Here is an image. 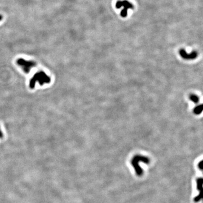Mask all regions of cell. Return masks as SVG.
Returning <instances> with one entry per match:
<instances>
[{
  "mask_svg": "<svg viewBox=\"0 0 203 203\" xmlns=\"http://www.w3.org/2000/svg\"><path fill=\"white\" fill-rule=\"evenodd\" d=\"M141 161L144 162L146 164H149L150 160L147 158V157L143 156L141 155H136L133 158L131 163L133 165L134 169L136 170V174L138 176H141L143 173V171L142 168L139 165V162Z\"/></svg>",
  "mask_w": 203,
  "mask_h": 203,
  "instance_id": "2",
  "label": "cell"
},
{
  "mask_svg": "<svg viewBox=\"0 0 203 203\" xmlns=\"http://www.w3.org/2000/svg\"><path fill=\"white\" fill-rule=\"evenodd\" d=\"M198 168H199L201 170H202V169H203V167H202V161H201L199 163V164H198Z\"/></svg>",
  "mask_w": 203,
  "mask_h": 203,
  "instance_id": "9",
  "label": "cell"
},
{
  "mask_svg": "<svg viewBox=\"0 0 203 203\" xmlns=\"http://www.w3.org/2000/svg\"><path fill=\"white\" fill-rule=\"evenodd\" d=\"M179 54L182 56V58L185 59H194L198 56V54L196 51H193L190 54H188L184 49H181L179 50Z\"/></svg>",
  "mask_w": 203,
  "mask_h": 203,
  "instance_id": "6",
  "label": "cell"
},
{
  "mask_svg": "<svg viewBox=\"0 0 203 203\" xmlns=\"http://www.w3.org/2000/svg\"><path fill=\"white\" fill-rule=\"evenodd\" d=\"M196 183H197V189L198 191H200V193L199 195L195 197V199H194V201L197 202H199V201H200V200L202 199V183H203V179L202 178H199L198 179H197L196 180Z\"/></svg>",
  "mask_w": 203,
  "mask_h": 203,
  "instance_id": "5",
  "label": "cell"
},
{
  "mask_svg": "<svg viewBox=\"0 0 203 203\" xmlns=\"http://www.w3.org/2000/svg\"><path fill=\"white\" fill-rule=\"evenodd\" d=\"M51 82V78L42 71H38L34 75L30 81L29 86L31 89H33L36 86V83H38L40 85L42 86L44 84H50Z\"/></svg>",
  "mask_w": 203,
  "mask_h": 203,
  "instance_id": "1",
  "label": "cell"
},
{
  "mask_svg": "<svg viewBox=\"0 0 203 203\" xmlns=\"http://www.w3.org/2000/svg\"><path fill=\"white\" fill-rule=\"evenodd\" d=\"M124 7V9L121 11V16L122 17H126L128 14V10L129 8H133V6L128 1H119L116 2V7L117 8H120L121 7Z\"/></svg>",
  "mask_w": 203,
  "mask_h": 203,
  "instance_id": "4",
  "label": "cell"
},
{
  "mask_svg": "<svg viewBox=\"0 0 203 203\" xmlns=\"http://www.w3.org/2000/svg\"><path fill=\"white\" fill-rule=\"evenodd\" d=\"M16 64L25 73H30L31 70L36 65V63L32 61H28L23 58H19L16 60Z\"/></svg>",
  "mask_w": 203,
  "mask_h": 203,
  "instance_id": "3",
  "label": "cell"
},
{
  "mask_svg": "<svg viewBox=\"0 0 203 203\" xmlns=\"http://www.w3.org/2000/svg\"><path fill=\"white\" fill-rule=\"evenodd\" d=\"M202 111V104H200L196 106L194 110V112L196 115H199Z\"/></svg>",
  "mask_w": 203,
  "mask_h": 203,
  "instance_id": "7",
  "label": "cell"
},
{
  "mask_svg": "<svg viewBox=\"0 0 203 203\" xmlns=\"http://www.w3.org/2000/svg\"><path fill=\"white\" fill-rule=\"evenodd\" d=\"M3 137H4V134H3L2 131L1 129V128H0V138H3Z\"/></svg>",
  "mask_w": 203,
  "mask_h": 203,
  "instance_id": "10",
  "label": "cell"
},
{
  "mask_svg": "<svg viewBox=\"0 0 203 203\" xmlns=\"http://www.w3.org/2000/svg\"><path fill=\"white\" fill-rule=\"evenodd\" d=\"M190 99L194 103H197L199 101V97L196 95H194V94H191L190 96Z\"/></svg>",
  "mask_w": 203,
  "mask_h": 203,
  "instance_id": "8",
  "label": "cell"
},
{
  "mask_svg": "<svg viewBox=\"0 0 203 203\" xmlns=\"http://www.w3.org/2000/svg\"><path fill=\"white\" fill-rule=\"evenodd\" d=\"M2 19V16L1 15H0V21H1Z\"/></svg>",
  "mask_w": 203,
  "mask_h": 203,
  "instance_id": "11",
  "label": "cell"
}]
</instances>
